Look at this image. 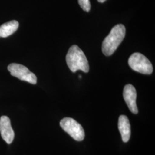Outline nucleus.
Listing matches in <instances>:
<instances>
[{
	"instance_id": "6",
	"label": "nucleus",
	"mask_w": 155,
	"mask_h": 155,
	"mask_svg": "<svg viewBox=\"0 0 155 155\" xmlns=\"http://www.w3.org/2000/svg\"><path fill=\"white\" fill-rule=\"evenodd\" d=\"M123 97L130 111L133 114H137L138 108L136 105L137 92L133 85L128 84L124 87Z\"/></svg>"
},
{
	"instance_id": "3",
	"label": "nucleus",
	"mask_w": 155,
	"mask_h": 155,
	"mask_svg": "<svg viewBox=\"0 0 155 155\" xmlns=\"http://www.w3.org/2000/svg\"><path fill=\"white\" fill-rule=\"evenodd\" d=\"M128 64L136 72L146 75H150L153 72V67L150 60L139 52L134 53L129 57Z\"/></svg>"
},
{
	"instance_id": "12",
	"label": "nucleus",
	"mask_w": 155,
	"mask_h": 155,
	"mask_svg": "<svg viewBox=\"0 0 155 155\" xmlns=\"http://www.w3.org/2000/svg\"><path fill=\"white\" fill-rule=\"evenodd\" d=\"M0 38H1V37H0Z\"/></svg>"
},
{
	"instance_id": "8",
	"label": "nucleus",
	"mask_w": 155,
	"mask_h": 155,
	"mask_svg": "<svg viewBox=\"0 0 155 155\" xmlns=\"http://www.w3.org/2000/svg\"><path fill=\"white\" fill-rule=\"evenodd\" d=\"M118 127L121 133L124 143H127L130 138L131 130L130 124L127 116L125 115L120 116L118 118Z\"/></svg>"
},
{
	"instance_id": "7",
	"label": "nucleus",
	"mask_w": 155,
	"mask_h": 155,
	"mask_svg": "<svg viewBox=\"0 0 155 155\" xmlns=\"http://www.w3.org/2000/svg\"><path fill=\"white\" fill-rule=\"evenodd\" d=\"M0 133L2 138L7 144H11L15 138V132L8 117L3 116L0 118Z\"/></svg>"
},
{
	"instance_id": "10",
	"label": "nucleus",
	"mask_w": 155,
	"mask_h": 155,
	"mask_svg": "<svg viewBox=\"0 0 155 155\" xmlns=\"http://www.w3.org/2000/svg\"><path fill=\"white\" fill-rule=\"evenodd\" d=\"M79 5L83 11L89 12L91 9V4L89 0H78Z\"/></svg>"
},
{
	"instance_id": "11",
	"label": "nucleus",
	"mask_w": 155,
	"mask_h": 155,
	"mask_svg": "<svg viewBox=\"0 0 155 155\" xmlns=\"http://www.w3.org/2000/svg\"><path fill=\"white\" fill-rule=\"evenodd\" d=\"M99 2H101V3H103V2H104L106 0H97Z\"/></svg>"
},
{
	"instance_id": "9",
	"label": "nucleus",
	"mask_w": 155,
	"mask_h": 155,
	"mask_svg": "<svg viewBox=\"0 0 155 155\" xmlns=\"http://www.w3.org/2000/svg\"><path fill=\"white\" fill-rule=\"evenodd\" d=\"M19 26V23L16 20H12L5 22L0 26V37L7 38L15 33Z\"/></svg>"
},
{
	"instance_id": "2",
	"label": "nucleus",
	"mask_w": 155,
	"mask_h": 155,
	"mask_svg": "<svg viewBox=\"0 0 155 155\" xmlns=\"http://www.w3.org/2000/svg\"><path fill=\"white\" fill-rule=\"evenodd\" d=\"M67 66L72 72L80 70L84 72L89 71V64L84 52L78 46L72 45L68 50L66 55Z\"/></svg>"
},
{
	"instance_id": "1",
	"label": "nucleus",
	"mask_w": 155,
	"mask_h": 155,
	"mask_svg": "<svg viewBox=\"0 0 155 155\" xmlns=\"http://www.w3.org/2000/svg\"><path fill=\"white\" fill-rule=\"evenodd\" d=\"M126 29L124 25H115L103 41L102 45L103 54L106 56L113 55L124 39Z\"/></svg>"
},
{
	"instance_id": "4",
	"label": "nucleus",
	"mask_w": 155,
	"mask_h": 155,
	"mask_svg": "<svg viewBox=\"0 0 155 155\" xmlns=\"http://www.w3.org/2000/svg\"><path fill=\"white\" fill-rule=\"evenodd\" d=\"M61 128L72 138L77 141H82L85 134L82 126L72 118L65 117L60 122Z\"/></svg>"
},
{
	"instance_id": "5",
	"label": "nucleus",
	"mask_w": 155,
	"mask_h": 155,
	"mask_svg": "<svg viewBox=\"0 0 155 155\" xmlns=\"http://www.w3.org/2000/svg\"><path fill=\"white\" fill-rule=\"evenodd\" d=\"M11 75L23 81L35 84L37 83L36 76L27 67L17 63H11L8 67Z\"/></svg>"
}]
</instances>
